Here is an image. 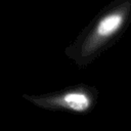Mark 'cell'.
<instances>
[{"mask_svg":"<svg viewBox=\"0 0 131 131\" xmlns=\"http://www.w3.org/2000/svg\"><path fill=\"white\" fill-rule=\"evenodd\" d=\"M122 17L119 14H112L104 17L97 27V34L99 36H108L113 34L120 27Z\"/></svg>","mask_w":131,"mask_h":131,"instance_id":"1","label":"cell"},{"mask_svg":"<svg viewBox=\"0 0 131 131\" xmlns=\"http://www.w3.org/2000/svg\"><path fill=\"white\" fill-rule=\"evenodd\" d=\"M66 104L75 111H84L89 105L88 98L82 93H69L63 97Z\"/></svg>","mask_w":131,"mask_h":131,"instance_id":"2","label":"cell"}]
</instances>
